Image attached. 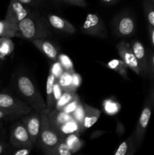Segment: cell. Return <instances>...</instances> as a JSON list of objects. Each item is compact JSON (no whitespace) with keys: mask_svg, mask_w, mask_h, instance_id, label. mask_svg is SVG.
Listing matches in <instances>:
<instances>
[{"mask_svg":"<svg viewBox=\"0 0 154 155\" xmlns=\"http://www.w3.org/2000/svg\"><path fill=\"white\" fill-rule=\"evenodd\" d=\"M48 21L38 12H32L18 24L17 37L32 41L51 36L52 31Z\"/></svg>","mask_w":154,"mask_h":155,"instance_id":"6da1fadb","label":"cell"},{"mask_svg":"<svg viewBox=\"0 0 154 155\" xmlns=\"http://www.w3.org/2000/svg\"><path fill=\"white\" fill-rule=\"evenodd\" d=\"M14 86L17 92L33 110L40 112L43 109L47 108L46 101L28 76L23 74L17 76L15 77Z\"/></svg>","mask_w":154,"mask_h":155,"instance_id":"7a4b0ae2","label":"cell"},{"mask_svg":"<svg viewBox=\"0 0 154 155\" xmlns=\"http://www.w3.org/2000/svg\"><path fill=\"white\" fill-rule=\"evenodd\" d=\"M41 127L39 131V139L36 144L39 143V146L42 148L46 154H51V151L60 143L63 139L57 135L51 126L48 118V111L46 108L40 111Z\"/></svg>","mask_w":154,"mask_h":155,"instance_id":"3957f363","label":"cell"},{"mask_svg":"<svg viewBox=\"0 0 154 155\" xmlns=\"http://www.w3.org/2000/svg\"><path fill=\"white\" fill-rule=\"evenodd\" d=\"M0 108L14 114L19 117L33 110L25 101L8 93H0Z\"/></svg>","mask_w":154,"mask_h":155,"instance_id":"277c9868","label":"cell"},{"mask_svg":"<svg viewBox=\"0 0 154 155\" xmlns=\"http://www.w3.org/2000/svg\"><path fill=\"white\" fill-rule=\"evenodd\" d=\"M82 33L98 38H107V32L102 18L97 14H88L85 22L80 27Z\"/></svg>","mask_w":154,"mask_h":155,"instance_id":"5b68a950","label":"cell"},{"mask_svg":"<svg viewBox=\"0 0 154 155\" xmlns=\"http://www.w3.org/2000/svg\"><path fill=\"white\" fill-rule=\"evenodd\" d=\"M10 142L16 148H33L34 146L22 120L15 123L12 126L10 132Z\"/></svg>","mask_w":154,"mask_h":155,"instance_id":"8992f818","label":"cell"},{"mask_svg":"<svg viewBox=\"0 0 154 155\" xmlns=\"http://www.w3.org/2000/svg\"><path fill=\"white\" fill-rule=\"evenodd\" d=\"M153 107V104H152L149 98H148V99L145 102L143 109H142L141 114H140V117L137 121V127H136L135 130L133 133L134 141H135V143L137 147L140 146L143 142L149 119H150L151 115H152V110Z\"/></svg>","mask_w":154,"mask_h":155,"instance_id":"52a82bcc","label":"cell"},{"mask_svg":"<svg viewBox=\"0 0 154 155\" xmlns=\"http://www.w3.org/2000/svg\"><path fill=\"white\" fill-rule=\"evenodd\" d=\"M136 30V22L134 17L123 14L116 17L113 22V31L119 37H125L133 35Z\"/></svg>","mask_w":154,"mask_h":155,"instance_id":"ba28073f","label":"cell"},{"mask_svg":"<svg viewBox=\"0 0 154 155\" xmlns=\"http://www.w3.org/2000/svg\"><path fill=\"white\" fill-rule=\"evenodd\" d=\"M31 11L18 0H11L8 7L5 20L11 24L18 25L22 20L27 18Z\"/></svg>","mask_w":154,"mask_h":155,"instance_id":"9c48e42d","label":"cell"},{"mask_svg":"<svg viewBox=\"0 0 154 155\" xmlns=\"http://www.w3.org/2000/svg\"><path fill=\"white\" fill-rule=\"evenodd\" d=\"M22 122L25 125L26 129L29 133L30 139L34 145H36L39 139V131L41 127L40 112L34 110L30 111L27 114L22 117Z\"/></svg>","mask_w":154,"mask_h":155,"instance_id":"30bf717a","label":"cell"},{"mask_svg":"<svg viewBox=\"0 0 154 155\" xmlns=\"http://www.w3.org/2000/svg\"><path fill=\"white\" fill-rule=\"evenodd\" d=\"M117 51L121 59L125 62L133 72L137 75H140V70L137 58H135L134 52L131 48V45L127 42H119L117 44Z\"/></svg>","mask_w":154,"mask_h":155,"instance_id":"8fae6325","label":"cell"},{"mask_svg":"<svg viewBox=\"0 0 154 155\" xmlns=\"http://www.w3.org/2000/svg\"><path fill=\"white\" fill-rule=\"evenodd\" d=\"M33 45L42 53L45 57L48 58L51 61H57L59 57V49L57 45L48 39V38H40L31 41Z\"/></svg>","mask_w":154,"mask_h":155,"instance_id":"7c38bea8","label":"cell"},{"mask_svg":"<svg viewBox=\"0 0 154 155\" xmlns=\"http://www.w3.org/2000/svg\"><path fill=\"white\" fill-rule=\"evenodd\" d=\"M131 48L139 64L140 75H146L148 74V57L144 46L139 40H134L131 44Z\"/></svg>","mask_w":154,"mask_h":155,"instance_id":"4fadbf2b","label":"cell"},{"mask_svg":"<svg viewBox=\"0 0 154 155\" xmlns=\"http://www.w3.org/2000/svg\"><path fill=\"white\" fill-rule=\"evenodd\" d=\"M48 21L51 27L63 33L74 34L76 31L75 27L70 22L57 15H49L48 16Z\"/></svg>","mask_w":154,"mask_h":155,"instance_id":"5bb4252c","label":"cell"},{"mask_svg":"<svg viewBox=\"0 0 154 155\" xmlns=\"http://www.w3.org/2000/svg\"><path fill=\"white\" fill-rule=\"evenodd\" d=\"M56 81L57 78L51 71L46 81V110L48 113H50L55 109L57 101L54 96V84Z\"/></svg>","mask_w":154,"mask_h":155,"instance_id":"9a60e30c","label":"cell"},{"mask_svg":"<svg viewBox=\"0 0 154 155\" xmlns=\"http://www.w3.org/2000/svg\"><path fill=\"white\" fill-rule=\"evenodd\" d=\"M84 110L85 117L83 128H84V130H85L91 127L98 121L101 112L99 109L92 107V106L88 105L86 104H84Z\"/></svg>","mask_w":154,"mask_h":155,"instance_id":"2e32d148","label":"cell"},{"mask_svg":"<svg viewBox=\"0 0 154 155\" xmlns=\"http://www.w3.org/2000/svg\"><path fill=\"white\" fill-rule=\"evenodd\" d=\"M137 145L134 141V135L128 137L125 141L122 142L118 147L114 155H132L137 149Z\"/></svg>","mask_w":154,"mask_h":155,"instance_id":"e0dca14e","label":"cell"},{"mask_svg":"<svg viewBox=\"0 0 154 155\" xmlns=\"http://www.w3.org/2000/svg\"><path fill=\"white\" fill-rule=\"evenodd\" d=\"M107 67L118 73L123 78L128 80V68L126 64L122 59H113L107 64Z\"/></svg>","mask_w":154,"mask_h":155,"instance_id":"ac0fdd59","label":"cell"},{"mask_svg":"<svg viewBox=\"0 0 154 155\" xmlns=\"http://www.w3.org/2000/svg\"><path fill=\"white\" fill-rule=\"evenodd\" d=\"M18 25L11 24L5 20L0 21V37H17Z\"/></svg>","mask_w":154,"mask_h":155,"instance_id":"d6986e66","label":"cell"},{"mask_svg":"<svg viewBox=\"0 0 154 155\" xmlns=\"http://www.w3.org/2000/svg\"><path fill=\"white\" fill-rule=\"evenodd\" d=\"M11 38L0 37V61L5 59L7 56L11 54L14 48Z\"/></svg>","mask_w":154,"mask_h":155,"instance_id":"ffe728a7","label":"cell"},{"mask_svg":"<svg viewBox=\"0 0 154 155\" xmlns=\"http://www.w3.org/2000/svg\"><path fill=\"white\" fill-rule=\"evenodd\" d=\"M72 116L73 117L74 120L77 124V126L79 127V130L80 133L84 132V128H83V123H84V117H85V110H84V104L79 101V103L77 105L76 108L75 109L72 114Z\"/></svg>","mask_w":154,"mask_h":155,"instance_id":"44dd1931","label":"cell"},{"mask_svg":"<svg viewBox=\"0 0 154 155\" xmlns=\"http://www.w3.org/2000/svg\"><path fill=\"white\" fill-rule=\"evenodd\" d=\"M75 96H76V94L74 93L73 92H67V91H65L60 95V98L57 99V101H56L55 110L60 111L63 108V107H65L68 103L72 101L75 98Z\"/></svg>","mask_w":154,"mask_h":155,"instance_id":"7402d4cb","label":"cell"},{"mask_svg":"<svg viewBox=\"0 0 154 155\" xmlns=\"http://www.w3.org/2000/svg\"><path fill=\"white\" fill-rule=\"evenodd\" d=\"M57 61L60 64V66L62 67L63 71L70 73V74L75 72L72 61L67 55L63 54H59L58 59H57Z\"/></svg>","mask_w":154,"mask_h":155,"instance_id":"603a6c76","label":"cell"},{"mask_svg":"<svg viewBox=\"0 0 154 155\" xmlns=\"http://www.w3.org/2000/svg\"><path fill=\"white\" fill-rule=\"evenodd\" d=\"M143 10L148 24L154 27V5L150 1H144Z\"/></svg>","mask_w":154,"mask_h":155,"instance_id":"cb8c5ba5","label":"cell"},{"mask_svg":"<svg viewBox=\"0 0 154 155\" xmlns=\"http://www.w3.org/2000/svg\"><path fill=\"white\" fill-rule=\"evenodd\" d=\"M71 82H72V74L63 71V74L59 77V84L61 86L62 89L67 92H72Z\"/></svg>","mask_w":154,"mask_h":155,"instance_id":"d4e9b609","label":"cell"},{"mask_svg":"<svg viewBox=\"0 0 154 155\" xmlns=\"http://www.w3.org/2000/svg\"><path fill=\"white\" fill-rule=\"evenodd\" d=\"M72 151L66 143V142L63 141L60 142L52 151L51 154H59V155H70L72 154Z\"/></svg>","mask_w":154,"mask_h":155,"instance_id":"484cf974","label":"cell"},{"mask_svg":"<svg viewBox=\"0 0 154 155\" xmlns=\"http://www.w3.org/2000/svg\"><path fill=\"white\" fill-rule=\"evenodd\" d=\"M79 101H80L78 95H76V96L75 97V98H74L72 101H71L69 103H68L65 107H63V108L60 111L63 112V113L71 114L75 110V109L76 108L77 105H78V104L79 103Z\"/></svg>","mask_w":154,"mask_h":155,"instance_id":"4316f807","label":"cell"},{"mask_svg":"<svg viewBox=\"0 0 154 155\" xmlns=\"http://www.w3.org/2000/svg\"><path fill=\"white\" fill-rule=\"evenodd\" d=\"M82 83L81 76L77 73L74 72L72 74V82H71V90L72 92H75V89L80 86Z\"/></svg>","mask_w":154,"mask_h":155,"instance_id":"83f0119b","label":"cell"},{"mask_svg":"<svg viewBox=\"0 0 154 155\" xmlns=\"http://www.w3.org/2000/svg\"><path fill=\"white\" fill-rule=\"evenodd\" d=\"M117 104L116 103H115L114 101H106V102L104 103V108H105L106 112L107 114H116V112L119 111V107H113V106L116 105Z\"/></svg>","mask_w":154,"mask_h":155,"instance_id":"f1b7e54d","label":"cell"},{"mask_svg":"<svg viewBox=\"0 0 154 155\" xmlns=\"http://www.w3.org/2000/svg\"><path fill=\"white\" fill-rule=\"evenodd\" d=\"M148 73L154 78V51H151L148 57Z\"/></svg>","mask_w":154,"mask_h":155,"instance_id":"f546056e","label":"cell"},{"mask_svg":"<svg viewBox=\"0 0 154 155\" xmlns=\"http://www.w3.org/2000/svg\"><path fill=\"white\" fill-rule=\"evenodd\" d=\"M18 117V115L0 108V120H13Z\"/></svg>","mask_w":154,"mask_h":155,"instance_id":"4dcf8cb0","label":"cell"},{"mask_svg":"<svg viewBox=\"0 0 154 155\" xmlns=\"http://www.w3.org/2000/svg\"><path fill=\"white\" fill-rule=\"evenodd\" d=\"M62 1L69 5L79 6V7H86L87 6L85 0H62Z\"/></svg>","mask_w":154,"mask_h":155,"instance_id":"1f68e13d","label":"cell"},{"mask_svg":"<svg viewBox=\"0 0 154 155\" xmlns=\"http://www.w3.org/2000/svg\"><path fill=\"white\" fill-rule=\"evenodd\" d=\"M31 150L32 148H18V150L14 152V155H28L30 154Z\"/></svg>","mask_w":154,"mask_h":155,"instance_id":"d6a6232c","label":"cell"},{"mask_svg":"<svg viewBox=\"0 0 154 155\" xmlns=\"http://www.w3.org/2000/svg\"><path fill=\"white\" fill-rule=\"evenodd\" d=\"M148 30H149V37H150L151 43H152V46L154 48V27L150 25H148Z\"/></svg>","mask_w":154,"mask_h":155,"instance_id":"836d02e7","label":"cell"},{"mask_svg":"<svg viewBox=\"0 0 154 155\" xmlns=\"http://www.w3.org/2000/svg\"><path fill=\"white\" fill-rule=\"evenodd\" d=\"M22 4L25 5H36V0H18Z\"/></svg>","mask_w":154,"mask_h":155,"instance_id":"e575fe53","label":"cell"},{"mask_svg":"<svg viewBox=\"0 0 154 155\" xmlns=\"http://www.w3.org/2000/svg\"><path fill=\"white\" fill-rule=\"evenodd\" d=\"M6 148H7V146H6L4 142H0V154H3L6 150Z\"/></svg>","mask_w":154,"mask_h":155,"instance_id":"d590c367","label":"cell"},{"mask_svg":"<svg viewBox=\"0 0 154 155\" xmlns=\"http://www.w3.org/2000/svg\"><path fill=\"white\" fill-rule=\"evenodd\" d=\"M149 100L151 101V102H152V104H153V106H154V87L152 88V89L151 90L150 93H149Z\"/></svg>","mask_w":154,"mask_h":155,"instance_id":"8d00e7d4","label":"cell"},{"mask_svg":"<svg viewBox=\"0 0 154 155\" xmlns=\"http://www.w3.org/2000/svg\"><path fill=\"white\" fill-rule=\"evenodd\" d=\"M103 3L107 5H110V4H113V3L116 2L117 0H101Z\"/></svg>","mask_w":154,"mask_h":155,"instance_id":"74e56055","label":"cell"},{"mask_svg":"<svg viewBox=\"0 0 154 155\" xmlns=\"http://www.w3.org/2000/svg\"><path fill=\"white\" fill-rule=\"evenodd\" d=\"M149 1H150V2H152V4H153V5H154V0H149Z\"/></svg>","mask_w":154,"mask_h":155,"instance_id":"f35d334b","label":"cell"}]
</instances>
